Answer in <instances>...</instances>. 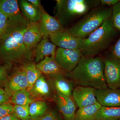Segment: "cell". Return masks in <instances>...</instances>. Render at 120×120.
I'll list each match as a JSON object with an SVG mask.
<instances>
[{
    "label": "cell",
    "mask_w": 120,
    "mask_h": 120,
    "mask_svg": "<svg viewBox=\"0 0 120 120\" xmlns=\"http://www.w3.org/2000/svg\"><path fill=\"white\" fill-rule=\"evenodd\" d=\"M35 62L38 63L46 57H55L56 46L49 39L43 38L36 46Z\"/></svg>",
    "instance_id": "e0dca14e"
},
{
    "label": "cell",
    "mask_w": 120,
    "mask_h": 120,
    "mask_svg": "<svg viewBox=\"0 0 120 120\" xmlns=\"http://www.w3.org/2000/svg\"><path fill=\"white\" fill-rule=\"evenodd\" d=\"M120 1V0H99L100 5L112 7L118 3Z\"/></svg>",
    "instance_id": "d6a6232c"
},
{
    "label": "cell",
    "mask_w": 120,
    "mask_h": 120,
    "mask_svg": "<svg viewBox=\"0 0 120 120\" xmlns=\"http://www.w3.org/2000/svg\"><path fill=\"white\" fill-rule=\"evenodd\" d=\"M82 56L80 50L68 49L58 47L56 50L55 60L65 72L69 73L77 66Z\"/></svg>",
    "instance_id": "52a82bcc"
},
{
    "label": "cell",
    "mask_w": 120,
    "mask_h": 120,
    "mask_svg": "<svg viewBox=\"0 0 120 120\" xmlns=\"http://www.w3.org/2000/svg\"><path fill=\"white\" fill-rule=\"evenodd\" d=\"M5 93H6V92H5L4 90L0 88V95L5 94Z\"/></svg>",
    "instance_id": "8d00e7d4"
},
{
    "label": "cell",
    "mask_w": 120,
    "mask_h": 120,
    "mask_svg": "<svg viewBox=\"0 0 120 120\" xmlns=\"http://www.w3.org/2000/svg\"><path fill=\"white\" fill-rule=\"evenodd\" d=\"M39 22L43 38H46L65 30L56 17L50 15L43 8L41 11Z\"/></svg>",
    "instance_id": "30bf717a"
},
{
    "label": "cell",
    "mask_w": 120,
    "mask_h": 120,
    "mask_svg": "<svg viewBox=\"0 0 120 120\" xmlns=\"http://www.w3.org/2000/svg\"><path fill=\"white\" fill-rule=\"evenodd\" d=\"M55 100L65 120H75L76 105L73 97L56 94Z\"/></svg>",
    "instance_id": "9a60e30c"
},
{
    "label": "cell",
    "mask_w": 120,
    "mask_h": 120,
    "mask_svg": "<svg viewBox=\"0 0 120 120\" xmlns=\"http://www.w3.org/2000/svg\"><path fill=\"white\" fill-rule=\"evenodd\" d=\"M30 105H15L13 113L18 119L21 120H28L31 118L29 111Z\"/></svg>",
    "instance_id": "484cf974"
},
{
    "label": "cell",
    "mask_w": 120,
    "mask_h": 120,
    "mask_svg": "<svg viewBox=\"0 0 120 120\" xmlns=\"http://www.w3.org/2000/svg\"><path fill=\"white\" fill-rule=\"evenodd\" d=\"M38 118H30V120H38ZM17 120H20L19 119H18Z\"/></svg>",
    "instance_id": "74e56055"
},
{
    "label": "cell",
    "mask_w": 120,
    "mask_h": 120,
    "mask_svg": "<svg viewBox=\"0 0 120 120\" xmlns=\"http://www.w3.org/2000/svg\"><path fill=\"white\" fill-rule=\"evenodd\" d=\"M97 102L102 106L120 107V88L96 90Z\"/></svg>",
    "instance_id": "5bb4252c"
},
{
    "label": "cell",
    "mask_w": 120,
    "mask_h": 120,
    "mask_svg": "<svg viewBox=\"0 0 120 120\" xmlns=\"http://www.w3.org/2000/svg\"><path fill=\"white\" fill-rule=\"evenodd\" d=\"M29 22L21 13L8 17L7 28L0 40V54L8 64L31 60L33 54L26 48L23 38Z\"/></svg>",
    "instance_id": "6da1fadb"
},
{
    "label": "cell",
    "mask_w": 120,
    "mask_h": 120,
    "mask_svg": "<svg viewBox=\"0 0 120 120\" xmlns=\"http://www.w3.org/2000/svg\"><path fill=\"white\" fill-rule=\"evenodd\" d=\"M18 119L13 112L0 118V120H17Z\"/></svg>",
    "instance_id": "d590c367"
},
{
    "label": "cell",
    "mask_w": 120,
    "mask_h": 120,
    "mask_svg": "<svg viewBox=\"0 0 120 120\" xmlns=\"http://www.w3.org/2000/svg\"><path fill=\"white\" fill-rule=\"evenodd\" d=\"M8 17L0 11V40L4 34L8 24Z\"/></svg>",
    "instance_id": "4dcf8cb0"
},
{
    "label": "cell",
    "mask_w": 120,
    "mask_h": 120,
    "mask_svg": "<svg viewBox=\"0 0 120 120\" xmlns=\"http://www.w3.org/2000/svg\"><path fill=\"white\" fill-rule=\"evenodd\" d=\"M20 69L25 72L28 83L27 90H30L38 78L42 73L37 68L35 63L25 64L20 67Z\"/></svg>",
    "instance_id": "44dd1931"
},
{
    "label": "cell",
    "mask_w": 120,
    "mask_h": 120,
    "mask_svg": "<svg viewBox=\"0 0 120 120\" xmlns=\"http://www.w3.org/2000/svg\"><path fill=\"white\" fill-rule=\"evenodd\" d=\"M101 106L97 102L93 105L79 108L76 113L75 120H96Z\"/></svg>",
    "instance_id": "d6986e66"
},
{
    "label": "cell",
    "mask_w": 120,
    "mask_h": 120,
    "mask_svg": "<svg viewBox=\"0 0 120 120\" xmlns=\"http://www.w3.org/2000/svg\"><path fill=\"white\" fill-rule=\"evenodd\" d=\"M112 9L111 20L115 28L120 31V1L112 7Z\"/></svg>",
    "instance_id": "4316f807"
},
{
    "label": "cell",
    "mask_w": 120,
    "mask_h": 120,
    "mask_svg": "<svg viewBox=\"0 0 120 120\" xmlns=\"http://www.w3.org/2000/svg\"><path fill=\"white\" fill-rule=\"evenodd\" d=\"M96 89L84 86H77L74 88L72 97L79 108L95 104L97 102Z\"/></svg>",
    "instance_id": "8fae6325"
},
{
    "label": "cell",
    "mask_w": 120,
    "mask_h": 120,
    "mask_svg": "<svg viewBox=\"0 0 120 120\" xmlns=\"http://www.w3.org/2000/svg\"><path fill=\"white\" fill-rule=\"evenodd\" d=\"M111 52L116 58L120 60V38L113 46Z\"/></svg>",
    "instance_id": "1f68e13d"
},
{
    "label": "cell",
    "mask_w": 120,
    "mask_h": 120,
    "mask_svg": "<svg viewBox=\"0 0 120 120\" xmlns=\"http://www.w3.org/2000/svg\"><path fill=\"white\" fill-rule=\"evenodd\" d=\"M0 11L8 17L21 13L16 0H0Z\"/></svg>",
    "instance_id": "603a6c76"
},
{
    "label": "cell",
    "mask_w": 120,
    "mask_h": 120,
    "mask_svg": "<svg viewBox=\"0 0 120 120\" xmlns=\"http://www.w3.org/2000/svg\"><path fill=\"white\" fill-rule=\"evenodd\" d=\"M105 7L100 5L93 9L76 23L66 30L76 37L83 39L86 38L111 19L112 7Z\"/></svg>",
    "instance_id": "5b68a950"
},
{
    "label": "cell",
    "mask_w": 120,
    "mask_h": 120,
    "mask_svg": "<svg viewBox=\"0 0 120 120\" xmlns=\"http://www.w3.org/2000/svg\"><path fill=\"white\" fill-rule=\"evenodd\" d=\"M0 56H1V54H0Z\"/></svg>",
    "instance_id": "f35d334b"
},
{
    "label": "cell",
    "mask_w": 120,
    "mask_h": 120,
    "mask_svg": "<svg viewBox=\"0 0 120 120\" xmlns=\"http://www.w3.org/2000/svg\"><path fill=\"white\" fill-rule=\"evenodd\" d=\"M4 85L5 92L11 96L18 91L27 89L28 83L25 72L19 69L8 76Z\"/></svg>",
    "instance_id": "4fadbf2b"
},
{
    "label": "cell",
    "mask_w": 120,
    "mask_h": 120,
    "mask_svg": "<svg viewBox=\"0 0 120 120\" xmlns=\"http://www.w3.org/2000/svg\"><path fill=\"white\" fill-rule=\"evenodd\" d=\"M38 120H62L60 114L54 110L47 112L43 116L38 118Z\"/></svg>",
    "instance_id": "f1b7e54d"
},
{
    "label": "cell",
    "mask_w": 120,
    "mask_h": 120,
    "mask_svg": "<svg viewBox=\"0 0 120 120\" xmlns=\"http://www.w3.org/2000/svg\"><path fill=\"white\" fill-rule=\"evenodd\" d=\"M111 19L84 39L83 56H95L105 51L112 43L117 32Z\"/></svg>",
    "instance_id": "277c9868"
},
{
    "label": "cell",
    "mask_w": 120,
    "mask_h": 120,
    "mask_svg": "<svg viewBox=\"0 0 120 120\" xmlns=\"http://www.w3.org/2000/svg\"><path fill=\"white\" fill-rule=\"evenodd\" d=\"M52 87L56 94L71 97L74 88V82L62 75L48 76Z\"/></svg>",
    "instance_id": "2e32d148"
},
{
    "label": "cell",
    "mask_w": 120,
    "mask_h": 120,
    "mask_svg": "<svg viewBox=\"0 0 120 120\" xmlns=\"http://www.w3.org/2000/svg\"><path fill=\"white\" fill-rule=\"evenodd\" d=\"M56 17L64 28L100 5L99 0H57Z\"/></svg>",
    "instance_id": "3957f363"
},
{
    "label": "cell",
    "mask_w": 120,
    "mask_h": 120,
    "mask_svg": "<svg viewBox=\"0 0 120 120\" xmlns=\"http://www.w3.org/2000/svg\"><path fill=\"white\" fill-rule=\"evenodd\" d=\"M47 105L43 101L37 100L30 105L29 111L31 118H38L43 116L47 112Z\"/></svg>",
    "instance_id": "d4e9b609"
},
{
    "label": "cell",
    "mask_w": 120,
    "mask_h": 120,
    "mask_svg": "<svg viewBox=\"0 0 120 120\" xmlns=\"http://www.w3.org/2000/svg\"><path fill=\"white\" fill-rule=\"evenodd\" d=\"M120 120V107L101 106L96 117V120Z\"/></svg>",
    "instance_id": "7402d4cb"
},
{
    "label": "cell",
    "mask_w": 120,
    "mask_h": 120,
    "mask_svg": "<svg viewBox=\"0 0 120 120\" xmlns=\"http://www.w3.org/2000/svg\"><path fill=\"white\" fill-rule=\"evenodd\" d=\"M43 38L39 22H28L24 33V45L27 50L33 54L32 49Z\"/></svg>",
    "instance_id": "7c38bea8"
},
{
    "label": "cell",
    "mask_w": 120,
    "mask_h": 120,
    "mask_svg": "<svg viewBox=\"0 0 120 120\" xmlns=\"http://www.w3.org/2000/svg\"><path fill=\"white\" fill-rule=\"evenodd\" d=\"M13 107L12 103L7 102L0 105V118L13 112Z\"/></svg>",
    "instance_id": "83f0119b"
},
{
    "label": "cell",
    "mask_w": 120,
    "mask_h": 120,
    "mask_svg": "<svg viewBox=\"0 0 120 120\" xmlns=\"http://www.w3.org/2000/svg\"><path fill=\"white\" fill-rule=\"evenodd\" d=\"M36 66L42 73L47 76L56 75L65 76L68 73L65 72L57 64L55 60V57H46L38 63Z\"/></svg>",
    "instance_id": "ac0fdd59"
},
{
    "label": "cell",
    "mask_w": 120,
    "mask_h": 120,
    "mask_svg": "<svg viewBox=\"0 0 120 120\" xmlns=\"http://www.w3.org/2000/svg\"><path fill=\"white\" fill-rule=\"evenodd\" d=\"M49 37L52 43L60 48L82 50L83 46L84 39L75 36L66 29Z\"/></svg>",
    "instance_id": "ba28073f"
},
{
    "label": "cell",
    "mask_w": 120,
    "mask_h": 120,
    "mask_svg": "<svg viewBox=\"0 0 120 120\" xmlns=\"http://www.w3.org/2000/svg\"><path fill=\"white\" fill-rule=\"evenodd\" d=\"M10 64L0 66V86L4 84L8 77V73L10 68Z\"/></svg>",
    "instance_id": "f546056e"
},
{
    "label": "cell",
    "mask_w": 120,
    "mask_h": 120,
    "mask_svg": "<svg viewBox=\"0 0 120 120\" xmlns=\"http://www.w3.org/2000/svg\"><path fill=\"white\" fill-rule=\"evenodd\" d=\"M28 2L34 6L35 8L41 11L43 9L41 4V1L39 0H28Z\"/></svg>",
    "instance_id": "e575fe53"
},
{
    "label": "cell",
    "mask_w": 120,
    "mask_h": 120,
    "mask_svg": "<svg viewBox=\"0 0 120 120\" xmlns=\"http://www.w3.org/2000/svg\"><path fill=\"white\" fill-rule=\"evenodd\" d=\"M19 8L22 14L29 21L33 22L39 21L41 11L35 8L28 1H20Z\"/></svg>",
    "instance_id": "ffe728a7"
},
{
    "label": "cell",
    "mask_w": 120,
    "mask_h": 120,
    "mask_svg": "<svg viewBox=\"0 0 120 120\" xmlns=\"http://www.w3.org/2000/svg\"><path fill=\"white\" fill-rule=\"evenodd\" d=\"M11 95L6 93L0 95V105L7 102H11Z\"/></svg>",
    "instance_id": "836d02e7"
},
{
    "label": "cell",
    "mask_w": 120,
    "mask_h": 120,
    "mask_svg": "<svg viewBox=\"0 0 120 120\" xmlns=\"http://www.w3.org/2000/svg\"><path fill=\"white\" fill-rule=\"evenodd\" d=\"M103 58L104 74L108 88H120V60L111 52Z\"/></svg>",
    "instance_id": "8992f818"
},
{
    "label": "cell",
    "mask_w": 120,
    "mask_h": 120,
    "mask_svg": "<svg viewBox=\"0 0 120 120\" xmlns=\"http://www.w3.org/2000/svg\"><path fill=\"white\" fill-rule=\"evenodd\" d=\"M35 101L30 91L25 89L13 94L11 97L10 102L14 105H30Z\"/></svg>",
    "instance_id": "cb8c5ba5"
},
{
    "label": "cell",
    "mask_w": 120,
    "mask_h": 120,
    "mask_svg": "<svg viewBox=\"0 0 120 120\" xmlns=\"http://www.w3.org/2000/svg\"><path fill=\"white\" fill-rule=\"evenodd\" d=\"M77 86L101 90L108 88L104 71L103 58L82 56L77 66L69 73Z\"/></svg>",
    "instance_id": "7a4b0ae2"
},
{
    "label": "cell",
    "mask_w": 120,
    "mask_h": 120,
    "mask_svg": "<svg viewBox=\"0 0 120 120\" xmlns=\"http://www.w3.org/2000/svg\"><path fill=\"white\" fill-rule=\"evenodd\" d=\"M36 101L55 100L56 93L49 79L41 74L29 91Z\"/></svg>",
    "instance_id": "9c48e42d"
}]
</instances>
